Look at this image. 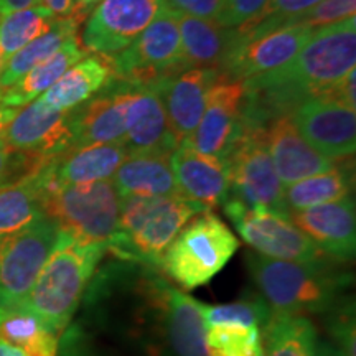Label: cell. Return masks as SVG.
<instances>
[{
  "mask_svg": "<svg viewBox=\"0 0 356 356\" xmlns=\"http://www.w3.org/2000/svg\"><path fill=\"white\" fill-rule=\"evenodd\" d=\"M221 2L222 0H165L168 10L208 20L216 19Z\"/></svg>",
  "mask_w": 356,
  "mask_h": 356,
  "instance_id": "obj_40",
  "label": "cell"
},
{
  "mask_svg": "<svg viewBox=\"0 0 356 356\" xmlns=\"http://www.w3.org/2000/svg\"><path fill=\"white\" fill-rule=\"evenodd\" d=\"M204 325L239 323L246 327L262 328L269 323L273 310L261 296H249L225 305H202Z\"/></svg>",
  "mask_w": 356,
  "mask_h": 356,
  "instance_id": "obj_34",
  "label": "cell"
},
{
  "mask_svg": "<svg viewBox=\"0 0 356 356\" xmlns=\"http://www.w3.org/2000/svg\"><path fill=\"white\" fill-rule=\"evenodd\" d=\"M312 33L314 29L309 26L286 25L252 37L238 38L233 35V44L220 73L248 81L282 68L300 51Z\"/></svg>",
  "mask_w": 356,
  "mask_h": 356,
  "instance_id": "obj_13",
  "label": "cell"
},
{
  "mask_svg": "<svg viewBox=\"0 0 356 356\" xmlns=\"http://www.w3.org/2000/svg\"><path fill=\"white\" fill-rule=\"evenodd\" d=\"M318 2L322 0H267L266 6L251 20L234 29V35L244 38L286 26L289 20L317 6Z\"/></svg>",
  "mask_w": 356,
  "mask_h": 356,
  "instance_id": "obj_35",
  "label": "cell"
},
{
  "mask_svg": "<svg viewBox=\"0 0 356 356\" xmlns=\"http://www.w3.org/2000/svg\"><path fill=\"white\" fill-rule=\"evenodd\" d=\"M38 6V0H0V17Z\"/></svg>",
  "mask_w": 356,
  "mask_h": 356,
  "instance_id": "obj_43",
  "label": "cell"
},
{
  "mask_svg": "<svg viewBox=\"0 0 356 356\" xmlns=\"http://www.w3.org/2000/svg\"><path fill=\"white\" fill-rule=\"evenodd\" d=\"M108 252L99 243H81L61 231L55 249L22 302L55 335L66 332L97 266Z\"/></svg>",
  "mask_w": 356,
  "mask_h": 356,
  "instance_id": "obj_3",
  "label": "cell"
},
{
  "mask_svg": "<svg viewBox=\"0 0 356 356\" xmlns=\"http://www.w3.org/2000/svg\"><path fill=\"white\" fill-rule=\"evenodd\" d=\"M267 0H222L216 22L225 29H238L266 6Z\"/></svg>",
  "mask_w": 356,
  "mask_h": 356,
  "instance_id": "obj_39",
  "label": "cell"
},
{
  "mask_svg": "<svg viewBox=\"0 0 356 356\" xmlns=\"http://www.w3.org/2000/svg\"><path fill=\"white\" fill-rule=\"evenodd\" d=\"M132 89L122 88L106 92L71 109L73 145L124 144L126 139V114L132 99Z\"/></svg>",
  "mask_w": 356,
  "mask_h": 356,
  "instance_id": "obj_21",
  "label": "cell"
},
{
  "mask_svg": "<svg viewBox=\"0 0 356 356\" xmlns=\"http://www.w3.org/2000/svg\"><path fill=\"white\" fill-rule=\"evenodd\" d=\"M61 229L47 215L0 243V309L19 307L60 239Z\"/></svg>",
  "mask_w": 356,
  "mask_h": 356,
  "instance_id": "obj_9",
  "label": "cell"
},
{
  "mask_svg": "<svg viewBox=\"0 0 356 356\" xmlns=\"http://www.w3.org/2000/svg\"><path fill=\"white\" fill-rule=\"evenodd\" d=\"M113 79V56L92 53L71 66L38 99L51 109L71 111L91 99L102 88L109 86Z\"/></svg>",
  "mask_w": 356,
  "mask_h": 356,
  "instance_id": "obj_23",
  "label": "cell"
},
{
  "mask_svg": "<svg viewBox=\"0 0 356 356\" xmlns=\"http://www.w3.org/2000/svg\"><path fill=\"white\" fill-rule=\"evenodd\" d=\"M127 150L122 144H91L68 147L47 162V173L60 185H86L113 180Z\"/></svg>",
  "mask_w": 356,
  "mask_h": 356,
  "instance_id": "obj_22",
  "label": "cell"
},
{
  "mask_svg": "<svg viewBox=\"0 0 356 356\" xmlns=\"http://www.w3.org/2000/svg\"><path fill=\"white\" fill-rule=\"evenodd\" d=\"M262 356H314L317 330L307 317L274 315L262 328Z\"/></svg>",
  "mask_w": 356,
  "mask_h": 356,
  "instance_id": "obj_30",
  "label": "cell"
},
{
  "mask_svg": "<svg viewBox=\"0 0 356 356\" xmlns=\"http://www.w3.org/2000/svg\"><path fill=\"white\" fill-rule=\"evenodd\" d=\"M314 356H346V355L343 353V350L338 348L333 341L317 340Z\"/></svg>",
  "mask_w": 356,
  "mask_h": 356,
  "instance_id": "obj_44",
  "label": "cell"
},
{
  "mask_svg": "<svg viewBox=\"0 0 356 356\" xmlns=\"http://www.w3.org/2000/svg\"><path fill=\"white\" fill-rule=\"evenodd\" d=\"M3 140L12 150L55 157L73 145L70 111L51 109L37 99L15 114Z\"/></svg>",
  "mask_w": 356,
  "mask_h": 356,
  "instance_id": "obj_15",
  "label": "cell"
},
{
  "mask_svg": "<svg viewBox=\"0 0 356 356\" xmlns=\"http://www.w3.org/2000/svg\"><path fill=\"white\" fill-rule=\"evenodd\" d=\"M177 13V12H175ZM181 51L190 68L221 70L233 44V29H225L216 20L177 13Z\"/></svg>",
  "mask_w": 356,
  "mask_h": 356,
  "instance_id": "obj_25",
  "label": "cell"
},
{
  "mask_svg": "<svg viewBox=\"0 0 356 356\" xmlns=\"http://www.w3.org/2000/svg\"><path fill=\"white\" fill-rule=\"evenodd\" d=\"M0 356H26L24 351L0 338Z\"/></svg>",
  "mask_w": 356,
  "mask_h": 356,
  "instance_id": "obj_46",
  "label": "cell"
},
{
  "mask_svg": "<svg viewBox=\"0 0 356 356\" xmlns=\"http://www.w3.org/2000/svg\"><path fill=\"white\" fill-rule=\"evenodd\" d=\"M332 257L309 262L277 261L261 254L248 256V269L274 315L307 317L327 314L345 300L353 275Z\"/></svg>",
  "mask_w": 356,
  "mask_h": 356,
  "instance_id": "obj_2",
  "label": "cell"
},
{
  "mask_svg": "<svg viewBox=\"0 0 356 356\" xmlns=\"http://www.w3.org/2000/svg\"><path fill=\"white\" fill-rule=\"evenodd\" d=\"M96 2H99V0H74V7L83 8V10H89V7L95 6Z\"/></svg>",
  "mask_w": 356,
  "mask_h": 356,
  "instance_id": "obj_47",
  "label": "cell"
},
{
  "mask_svg": "<svg viewBox=\"0 0 356 356\" xmlns=\"http://www.w3.org/2000/svg\"><path fill=\"white\" fill-rule=\"evenodd\" d=\"M51 157L12 150L0 137V186L12 185L40 170Z\"/></svg>",
  "mask_w": 356,
  "mask_h": 356,
  "instance_id": "obj_36",
  "label": "cell"
},
{
  "mask_svg": "<svg viewBox=\"0 0 356 356\" xmlns=\"http://www.w3.org/2000/svg\"><path fill=\"white\" fill-rule=\"evenodd\" d=\"M170 167L180 197L203 204L208 210L228 198L229 172L226 160L198 152L184 140L172 152Z\"/></svg>",
  "mask_w": 356,
  "mask_h": 356,
  "instance_id": "obj_18",
  "label": "cell"
},
{
  "mask_svg": "<svg viewBox=\"0 0 356 356\" xmlns=\"http://www.w3.org/2000/svg\"><path fill=\"white\" fill-rule=\"evenodd\" d=\"M63 355L61 356H104L99 350L84 341L74 330L66 332L63 341Z\"/></svg>",
  "mask_w": 356,
  "mask_h": 356,
  "instance_id": "obj_41",
  "label": "cell"
},
{
  "mask_svg": "<svg viewBox=\"0 0 356 356\" xmlns=\"http://www.w3.org/2000/svg\"><path fill=\"white\" fill-rule=\"evenodd\" d=\"M355 305L348 300L333 307L328 315V332L333 337V343L340 350H343L346 356L356 355L355 345Z\"/></svg>",
  "mask_w": 356,
  "mask_h": 356,
  "instance_id": "obj_38",
  "label": "cell"
},
{
  "mask_svg": "<svg viewBox=\"0 0 356 356\" xmlns=\"http://www.w3.org/2000/svg\"><path fill=\"white\" fill-rule=\"evenodd\" d=\"M126 114L127 155H172L178 142L168 127L167 114L157 91L152 88L132 89Z\"/></svg>",
  "mask_w": 356,
  "mask_h": 356,
  "instance_id": "obj_19",
  "label": "cell"
},
{
  "mask_svg": "<svg viewBox=\"0 0 356 356\" xmlns=\"http://www.w3.org/2000/svg\"><path fill=\"white\" fill-rule=\"evenodd\" d=\"M17 113H19V111L7 108V106H3L2 101H0V137L3 136L7 126L12 122V119L15 118Z\"/></svg>",
  "mask_w": 356,
  "mask_h": 356,
  "instance_id": "obj_45",
  "label": "cell"
},
{
  "mask_svg": "<svg viewBox=\"0 0 356 356\" xmlns=\"http://www.w3.org/2000/svg\"><path fill=\"white\" fill-rule=\"evenodd\" d=\"M208 208L180 195L175 197H121L119 229L108 252L122 261L160 269L165 249L191 218Z\"/></svg>",
  "mask_w": 356,
  "mask_h": 356,
  "instance_id": "obj_4",
  "label": "cell"
},
{
  "mask_svg": "<svg viewBox=\"0 0 356 356\" xmlns=\"http://www.w3.org/2000/svg\"><path fill=\"white\" fill-rule=\"evenodd\" d=\"M356 13V0H322L317 6L293 17L287 25H304L309 29H322V26L337 24Z\"/></svg>",
  "mask_w": 356,
  "mask_h": 356,
  "instance_id": "obj_37",
  "label": "cell"
},
{
  "mask_svg": "<svg viewBox=\"0 0 356 356\" xmlns=\"http://www.w3.org/2000/svg\"><path fill=\"white\" fill-rule=\"evenodd\" d=\"M210 356H262L261 328L239 323L207 325Z\"/></svg>",
  "mask_w": 356,
  "mask_h": 356,
  "instance_id": "obj_33",
  "label": "cell"
},
{
  "mask_svg": "<svg viewBox=\"0 0 356 356\" xmlns=\"http://www.w3.org/2000/svg\"><path fill=\"white\" fill-rule=\"evenodd\" d=\"M267 147L284 186L332 170L338 163L307 144L291 115H279L269 122Z\"/></svg>",
  "mask_w": 356,
  "mask_h": 356,
  "instance_id": "obj_20",
  "label": "cell"
},
{
  "mask_svg": "<svg viewBox=\"0 0 356 356\" xmlns=\"http://www.w3.org/2000/svg\"><path fill=\"white\" fill-rule=\"evenodd\" d=\"M96 330L145 356H210L202 305L155 266L119 259L91 279Z\"/></svg>",
  "mask_w": 356,
  "mask_h": 356,
  "instance_id": "obj_1",
  "label": "cell"
},
{
  "mask_svg": "<svg viewBox=\"0 0 356 356\" xmlns=\"http://www.w3.org/2000/svg\"><path fill=\"white\" fill-rule=\"evenodd\" d=\"M38 6L47 8L58 19L70 17L74 12V0H38Z\"/></svg>",
  "mask_w": 356,
  "mask_h": 356,
  "instance_id": "obj_42",
  "label": "cell"
},
{
  "mask_svg": "<svg viewBox=\"0 0 356 356\" xmlns=\"http://www.w3.org/2000/svg\"><path fill=\"white\" fill-rule=\"evenodd\" d=\"M84 10H74L70 17L56 19L53 22L51 29L47 33L40 35L19 51L13 53L10 58L3 61L0 70V88H10L19 83L22 78L33 70L35 66L50 58L60 50L61 44L73 35H76L78 26L86 19Z\"/></svg>",
  "mask_w": 356,
  "mask_h": 356,
  "instance_id": "obj_27",
  "label": "cell"
},
{
  "mask_svg": "<svg viewBox=\"0 0 356 356\" xmlns=\"http://www.w3.org/2000/svg\"><path fill=\"white\" fill-rule=\"evenodd\" d=\"M351 188L353 185H351L348 168L335 167L332 170L320 173V175L286 185L284 186V200H286L289 211L292 213L350 197Z\"/></svg>",
  "mask_w": 356,
  "mask_h": 356,
  "instance_id": "obj_31",
  "label": "cell"
},
{
  "mask_svg": "<svg viewBox=\"0 0 356 356\" xmlns=\"http://www.w3.org/2000/svg\"><path fill=\"white\" fill-rule=\"evenodd\" d=\"M165 10V0H101L89 13L81 44L91 53L118 55Z\"/></svg>",
  "mask_w": 356,
  "mask_h": 356,
  "instance_id": "obj_11",
  "label": "cell"
},
{
  "mask_svg": "<svg viewBox=\"0 0 356 356\" xmlns=\"http://www.w3.org/2000/svg\"><path fill=\"white\" fill-rule=\"evenodd\" d=\"M246 83L221 73L208 92L207 108L197 129L185 140L198 152L226 160L246 126Z\"/></svg>",
  "mask_w": 356,
  "mask_h": 356,
  "instance_id": "obj_12",
  "label": "cell"
},
{
  "mask_svg": "<svg viewBox=\"0 0 356 356\" xmlns=\"http://www.w3.org/2000/svg\"><path fill=\"white\" fill-rule=\"evenodd\" d=\"M238 248V238L228 225L204 210L191 218L165 249L160 270L178 287L193 291L221 273Z\"/></svg>",
  "mask_w": 356,
  "mask_h": 356,
  "instance_id": "obj_6",
  "label": "cell"
},
{
  "mask_svg": "<svg viewBox=\"0 0 356 356\" xmlns=\"http://www.w3.org/2000/svg\"><path fill=\"white\" fill-rule=\"evenodd\" d=\"M213 68H191L177 76L162 79L152 89L157 91L165 109L168 127L180 144L193 134L207 108L208 92L220 78Z\"/></svg>",
  "mask_w": 356,
  "mask_h": 356,
  "instance_id": "obj_17",
  "label": "cell"
},
{
  "mask_svg": "<svg viewBox=\"0 0 356 356\" xmlns=\"http://www.w3.org/2000/svg\"><path fill=\"white\" fill-rule=\"evenodd\" d=\"M44 216L40 170L12 185L0 186V243Z\"/></svg>",
  "mask_w": 356,
  "mask_h": 356,
  "instance_id": "obj_28",
  "label": "cell"
},
{
  "mask_svg": "<svg viewBox=\"0 0 356 356\" xmlns=\"http://www.w3.org/2000/svg\"><path fill=\"white\" fill-rule=\"evenodd\" d=\"M119 197H175L170 155H127L114 173Z\"/></svg>",
  "mask_w": 356,
  "mask_h": 356,
  "instance_id": "obj_26",
  "label": "cell"
},
{
  "mask_svg": "<svg viewBox=\"0 0 356 356\" xmlns=\"http://www.w3.org/2000/svg\"><path fill=\"white\" fill-rule=\"evenodd\" d=\"M222 210L239 236L261 256L293 262H309L325 256L291 218L262 208H249L233 197L226 198Z\"/></svg>",
  "mask_w": 356,
  "mask_h": 356,
  "instance_id": "obj_10",
  "label": "cell"
},
{
  "mask_svg": "<svg viewBox=\"0 0 356 356\" xmlns=\"http://www.w3.org/2000/svg\"><path fill=\"white\" fill-rule=\"evenodd\" d=\"M229 195L249 208H262L275 215L291 218L284 185L275 172L269 147L267 127L246 124L228 157Z\"/></svg>",
  "mask_w": 356,
  "mask_h": 356,
  "instance_id": "obj_8",
  "label": "cell"
},
{
  "mask_svg": "<svg viewBox=\"0 0 356 356\" xmlns=\"http://www.w3.org/2000/svg\"><path fill=\"white\" fill-rule=\"evenodd\" d=\"M44 165L40 168L44 215L76 241L108 246L119 229L121 213V197L113 180L60 185L48 177Z\"/></svg>",
  "mask_w": 356,
  "mask_h": 356,
  "instance_id": "obj_5",
  "label": "cell"
},
{
  "mask_svg": "<svg viewBox=\"0 0 356 356\" xmlns=\"http://www.w3.org/2000/svg\"><path fill=\"white\" fill-rule=\"evenodd\" d=\"M88 53L89 51L84 50L76 35H73L61 44L55 55L30 70L19 83L10 88H0V101L7 108L20 111L35 97L43 95L48 88H51L71 66L83 60Z\"/></svg>",
  "mask_w": 356,
  "mask_h": 356,
  "instance_id": "obj_24",
  "label": "cell"
},
{
  "mask_svg": "<svg viewBox=\"0 0 356 356\" xmlns=\"http://www.w3.org/2000/svg\"><path fill=\"white\" fill-rule=\"evenodd\" d=\"M3 61H6V60H3V55H2V51H0V70H2V65H3Z\"/></svg>",
  "mask_w": 356,
  "mask_h": 356,
  "instance_id": "obj_48",
  "label": "cell"
},
{
  "mask_svg": "<svg viewBox=\"0 0 356 356\" xmlns=\"http://www.w3.org/2000/svg\"><path fill=\"white\" fill-rule=\"evenodd\" d=\"M58 17L42 6L17 10L0 17V51L3 60L51 29Z\"/></svg>",
  "mask_w": 356,
  "mask_h": 356,
  "instance_id": "obj_32",
  "label": "cell"
},
{
  "mask_svg": "<svg viewBox=\"0 0 356 356\" xmlns=\"http://www.w3.org/2000/svg\"><path fill=\"white\" fill-rule=\"evenodd\" d=\"M307 144L327 159L346 160L356 149V114L353 108L333 97L318 96L300 102L291 114Z\"/></svg>",
  "mask_w": 356,
  "mask_h": 356,
  "instance_id": "obj_14",
  "label": "cell"
},
{
  "mask_svg": "<svg viewBox=\"0 0 356 356\" xmlns=\"http://www.w3.org/2000/svg\"><path fill=\"white\" fill-rule=\"evenodd\" d=\"M113 61L114 78L131 89L154 88L162 79L191 70L181 51L177 13L167 8Z\"/></svg>",
  "mask_w": 356,
  "mask_h": 356,
  "instance_id": "obj_7",
  "label": "cell"
},
{
  "mask_svg": "<svg viewBox=\"0 0 356 356\" xmlns=\"http://www.w3.org/2000/svg\"><path fill=\"white\" fill-rule=\"evenodd\" d=\"M0 338L26 356H58L60 337L25 307L0 309Z\"/></svg>",
  "mask_w": 356,
  "mask_h": 356,
  "instance_id": "obj_29",
  "label": "cell"
},
{
  "mask_svg": "<svg viewBox=\"0 0 356 356\" xmlns=\"http://www.w3.org/2000/svg\"><path fill=\"white\" fill-rule=\"evenodd\" d=\"M291 221L325 256L350 262L356 249L355 200L345 197L291 213Z\"/></svg>",
  "mask_w": 356,
  "mask_h": 356,
  "instance_id": "obj_16",
  "label": "cell"
}]
</instances>
